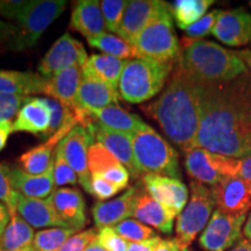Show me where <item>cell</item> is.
Returning a JSON list of instances; mask_svg holds the SVG:
<instances>
[{
  "mask_svg": "<svg viewBox=\"0 0 251 251\" xmlns=\"http://www.w3.org/2000/svg\"><path fill=\"white\" fill-rule=\"evenodd\" d=\"M200 125L196 148L231 158L251 156V77L225 84H198Z\"/></svg>",
  "mask_w": 251,
  "mask_h": 251,
  "instance_id": "1",
  "label": "cell"
},
{
  "mask_svg": "<svg viewBox=\"0 0 251 251\" xmlns=\"http://www.w3.org/2000/svg\"><path fill=\"white\" fill-rule=\"evenodd\" d=\"M142 109L181 151L196 148L200 125L199 91L196 81L177 64L161 96Z\"/></svg>",
  "mask_w": 251,
  "mask_h": 251,
  "instance_id": "2",
  "label": "cell"
},
{
  "mask_svg": "<svg viewBox=\"0 0 251 251\" xmlns=\"http://www.w3.org/2000/svg\"><path fill=\"white\" fill-rule=\"evenodd\" d=\"M177 65L198 84H225L248 74L246 64L233 50L203 40L181 41Z\"/></svg>",
  "mask_w": 251,
  "mask_h": 251,
  "instance_id": "3",
  "label": "cell"
},
{
  "mask_svg": "<svg viewBox=\"0 0 251 251\" xmlns=\"http://www.w3.org/2000/svg\"><path fill=\"white\" fill-rule=\"evenodd\" d=\"M174 68L175 63L139 57L127 59L119 81V94L130 103L150 100L164 89Z\"/></svg>",
  "mask_w": 251,
  "mask_h": 251,
  "instance_id": "4",
  "label": "cell"
},
{
  "mask_svg": "<svg viewBox=\"0 0 251 251\" xmlns=\"http://www.w3.org/2000/svg\"><path fill=\"white\" fill-rule=\"evenodd\" d=\"M133 139L134 157L141 175H158L181 179L179 153L149 125L137 130Z\"/></svg>",
  "mask_w": 251,
  "mask_h": 251,
  "instance_id": "5",
  "label": "cell"
},
{
  "mask_svg": "<svg viewBox=\"0 0 251 251\" xmlns=\"http://www.w3.org/2000/svg\"><path fill=\"white\" fill-rule=\"evenodd\" d=\"M133 47L139 58L162 63L177 62L180 43L175 33L170 4L144 27L134 41Z\"/></svg>",
  "mask_w": 251,
  "mask_h": 251,
  "instance_id": "6",
  "label": "cell"
},
{
  "mask_svg": "<svg viewBox=\"0 0 251 251\" xmlns=\"http://www.w3.org/2000/svg\"><path fill=\"white\" fill-rule=\"evenodd\" d=\"M191 198L184 211L178 215L176 235L181 246L187 249L196 240L198 234L206 228L216 207L214 194L211 187L191 180Z\"/></svg>",
  "mask_w": 251,
  "mask_h": 251,
  "instance_id": "7",
  "label": "cell"
},
{
  "mask_svg": "<svg viewBox=\"0 0 251 251\" xmlns=\"http://www.w3.org/2000/svg\"><path fill=\"white\" fill-rule=\"evenodd\" d=\"M64 0H34L33 5L18 23L19 30L7 43L13 51L29 49L42 36L50 25L65 11Z\"/></svg>",
  "mask_w": 251,
  "mask_h": 251,
  "instance_id": "8",
  "label": "cell"
},
{
  "mask_svg": "<svg viewBox=\"0 0 251 251\" xmlns=\"http://www.w3.org/2000/svg\"><path fill=\"white\" fill-rule=\"evenodd\" d=\"M184 165L191 179L212 188L225 178L236 176L238 159L193 148L184 152Z\"/></svg>",
  "mask_w": 251,
  "mask_h": 251,
  "instance_id": "9",
  "label": "cell"
},
{
  "mask_svg": "<svg viewBox=\"0 0 251 251\" xmlns=\"http://www.w3.org/2000/svg\"><path fill=\"white\" fill-rule=\"evenodd\" d=\"M247 214L231 215L219 209L213 212L211 220L199 237V244L205 251H227L242 240V228Z\"/></svg>",
  "mask_w": 251,
  "mask_h": 251,
  "instance_id": "10",
  "label": "cell"
},
{
  "mask_svg": "<svg viewBox=\"0 0 251 251\" xmlns=\"http://www.w3.org/2000/svg\"><path fill=\"white\" fill-rule=\"evenodd\" d=\"M89 59L84 46L70 34H64L41 59L37 70L46 79L72 67H84Z\"/></svg>",
  "mask_w": 251,
  "mask_h": 251,
  "instance_id": "11",
  "label": "cell"
},
{
  "mask_svg": "<svg viewBox=\"0 0 251 251\" xmlns=\"http://www.w3.org/2000/svg\"><path fill=\"white\" fill-rule=\"evenodd\" d=\"M94 142L92 135L83 126L77 125L56 147L78 177V183L90 193L89 149Z\"/></svg>",
  "mask_w": 251,
  "mask_h": 251,
  "instance_id": "12",
  "label": "cell"
},
{
  "mask_svg": "<svg viewBox=\"0 0 251 251\" xmlns=\"http://www.w3.org/2000/svg\"><path fill=\"white\" fill-rule=\"evenodd\" d=\"M141 185L150 197L177 218L187 205V186L179 179L158 175H146L141 178Z\"/></svg>",
  "mask_w": 251,
  "mask_h": 251,
  "instance_id": "13",
  "label": "cell"
},
{
  "mask_svg": "<svg viewBox=\"0 0 251 251\" xmlns=\"http://www.w3.org/2000/svg\"><path fill=\"white\" fill-rule=\"evenodd\" d=\"M169 4L161 0H130L124 12L117 34L130 45L144 29V27L158 15Z\"/></svg>",
  "mask_w": 251,
  "mask_h": 251,
  "instance_id": "14",
  "label": "cell"
},
{
  "mask_svg": "<svg viewBox=\"0 0 251 251\" xmlns=\"http://www.w3.org/2000/svg\"><path fill=\"white\" fill-rule=\"evenodd\" d=\"M86 129L90 131L96 142L101 143L129 171L134 179L142 178V175L135 161L131 135L107 129L94 121Z\"/></svg>",
  "mask_w": 251,
  "mask_h": 251,
  "instance_id": "15",
  "label": "cell"
},
{
  "mask_svg": "<svg viewBox=\"0 0 251 251\" xmlns=\"http://www.w3.org/2000/svg\"><path fill=\"white\" fill-rule=\"evenodd\" d=\"M216 209L231 215L247 214L251 208V183L231 176L212 187Z\"/></svg>",
  "mask_w": 251,
  "mask_h": 251,
  "instance_id": "16",
  "label": "cell"
},
{
  "mask_svg": "<svg viewBox=\"0 0 251 251\" xmlns=\"http://www.w3.org/2000/svg\"><path fill=\"white\" fill-rule=\"evenodd\" d=\"M212 34L229 47H243L251 42V14L244 8L222 11Z\"/></svg>",
  "mask_w": 251,
  "mask_h": 251,
  "instance_id": "17",
  "label": "cell"
},
{
  "mask_svg": "<svg viewBox=\"0 0 251 251\" xmlns=\"http://www.w3.org/2000/svg\"><path fill=\"white\" fill-rule=\"evenodd\" d=\"M77 125L79 124H78V120L74 112V114L67 121V124L63 126L54 136L47 140V142L43 144H40V146L35 147V148L28 150V151L23 153V156L19 159L21 170H24L29 175L35 176L46 174L50 169V166L54 164L55 158L52 157V150H54L55 147L58 146V143Z\"/></svg>",
  "mask_w": 251,
  "mask_h": 251,
  "instance_id": "18",
  "label": "cell"
},
{
  "mask_svg": "<svg viewBox=\"0 0 251 251\" xmlns=\"http://www.w3.org/2000/svg\"><path fill=\"white\" fill-rule=\"evenodd\" d=\"M59 219L69 228L80 231L87 224L86 202L83 193L77 188L62 187L49 197Z\"/></svg>",
  "mask_w": 251,
  "mask_h": 251,
  "instance_id": "19",
  "label": "cell"
},
{
  "mask_svg": "<svg viewBox=\"0 0 251 251\" xmlns=\"http://www.w3.org/2000/svg\"><path fill=\"white\" fill-rule=\"evenodd\" d=\"M139 190V186H131L115 199L94 203L92 207V216L96 228L98 230L106 227L113 228L114 226L133 216L135 197Z\"/></svg>",
  "mask_w": 251,
  "mask_h": 251,
  "instance_id": "20",
  "label": "cell"
},
{
  "mask_svg": "<svg viewBox=\"0 0 251 251\" xmlns=\"http://www.w3.org/2000/svg\"><path fill=\"white\" fill-rule=\"evenodd\" d=\"M89 170L125 190L129 184L130 174L101 143L93 142L89 149Z\"/></svg>",
  "mask_w": 251,
  "mask_h": 251,
  "instance_id": "21",
  "label": "cell"
},
{
  "mask_svg": "<svg viewBox=\"0 0 251 251\" xmlns=\"http://www.w3.org/2000/svg\"><path fill=\"white\" fill-rule=\"evenodd\" d=\"M133 218L150 228L157 229L163 234H171L174 230V221L177 216L169 212L164 206L157 202L140 187L135 197Z\"/></svg>",
  "mask_w": 251,
  "mask_h": 251,
  "instance_id": "22",
  "label": "cell"
},
{
  "mask_svg": "<svg viewBox=\"0 0 251 251\" xmlns=\"http://www.w3.org/2000/svg\"><path fill=\"white\" fill-rule=\"evenodd\" d=\"M17 213L31 228H69L59 219L50 198L35 199L19 194Z\"/></svg>",
  "mask_w": 251,
  "mask_h": 251,
  "instance_id": "23",
  "label": "cell"
},
{
  "mask_svg": "<svg viewBox=\"0 0 251 251\" xmlns=\"http://www.w3.org/2000/svg\"><path fill=\"white\" fill-rule=\"evenodd\" d=\"M119 91L91 77H84L78 90L75 112H90L119 103Z\"/></svg>",
  "mask_w": 251,
  "mask_h": 251,
  "instance_id": "24",
  "label": "cell"
},
{
  "mask_svg": "<svg viewBox=\"0 0 251 251\" xmlns=\"http://www.w3.org/2000/svg\"><path fill=\"white\" fill-rule=\"evenodd\" d=\"M70 27L80 33L86 40L106 33L105 19L98 0H80L72 9Z\"/></svg>",
  "mask_w": 251,
  "mask_h": 251,
  "instance_id": "25",
  "label": "cell"
},
{
  "mask_svg": "<svg viewBox=\"0 0 251 251\" xmlns=\"http://www.w3.org/2000/svg\"><path fill=\"white\" fill-rule=\"evenodd\" d=\"M50 121L51 114L45 99L29 97L13 122V131H25L43 137L49 129Z\"/></svg>",
  "mask_w": 251,
  "mask_h": 251,
  "instance_id": "26",
  "label": "cell"
},
{
  "mask_svg": "<svg viewBox=\"0 0 251 251\" xmlns=\"http://www.w3.org/2000/svg\"><path fill=\"white\" fill-rule=\"evenodd\" d=\"M83 80L81 67L65 69L49 79H47L45 96L57 100L67 107L75 109L78 90Z\"/></svg>",
  "mask_w": 251,
  "mask_h": 251,
  "instance_id": "27",
  "label": "cell"
},
{
  "mask_svg": "<svg viewBox=\"0 0 251 251\" xmlns=\"http://www.w3.org/2000/svg\"><path fill=\"white\" fill-rule=\"evenodd\" d=\"M12 186L19 194L35 199H47L55 191L54 164L43 175H29L20 168H11Z\"/></svg>",
  "mask_w": 251,
  "mask_h": 251,
  "instance_id": "28",
  "label": "cell"
},
{
  "mask_svg": "<svg viewBox=\"0 0 251 251\" xmlns=\"http://www.w3.org/2000/svg\"><path fill=\"white\" fill-rule=\"evenodd\" d=\"M90 114L92 120L102 127L128 135H134L146 125L139 115L125 111L119 105L92 109Z\"/></svg>",
  "mask_w": 251,
  "mask_h": 251,
  "instance_id": "29",
  "label": "cell"
},
{
  "mask_svg": "<svg viewBox=\"0 0 251 251\" xmlns=\"http://www.w3.org/2000/svg\"><path fill=\"white\" fill-rule=\"evenodd\" d=\"M46 85L47 79L40 74L0 70V93L24 97L45 94Z\"/></svg>",
  "mask_w": 251,
  "mask_h": 251,
  "instance_id": "30",
  "label": "cell"
},
{
  "mask_svg": "<svg viewBox=\"0 0 251 251\" xmlns=\"http://www.w3.org/2000/svg\"><path fill=\"white\" fill-rule=\"evenodd\" d=\"M125 62L124 59L113 57V56L93 54L81 68L83 76L98 79L112 87L113 90L118 91Z\"/></svg>",
  "mask_w": 251,
  "mask_h": 251,
  "instance_id": "31",
  "label": "cell"
},
{
  "mask_svg": "<svg viewBox=\"0 0 251 251\" xmlns=\"http://www.w3.org/2000/svg\"><path fill=\"white\" fill-rule=\"evenodd\" d=\"M34 229L19 214L12 216L0 237V251H28L34 249Z\"/></svg>",
  "mask_w": 251,
  "mask_h": 251,
  "instance_id": "32",
  "label": "cell"
},
{
  "mask_svg": "<svg viewBox=\"0 0 251 251\" xmlns=\"http://www.w3.org/2000/svg\"><path fill=\"white\" fill-rule=\"evenodd\" d=\"M214 4L213 0H178L170 4L172 17L180 29L186 30L207 14V9Z\"/></svg>",
  "mask_w": 251,
  "mask_h": 251,
  "instance_id": "33",
  "label": "cell"
},
{
  "mask_svg": "<svg viewBox=\"0 0 251 251\" xmlns=\"http://www.w3.org/2000/svg\"><path fill=\"white\" fill-rule=\"evenodd\" d=\"M89 45L94 49H98L103 55L113 56L124 61L136 57L133 45L121 37L105 33L102 35L87 40Z\"/></svg>",
  "mask_w": 251,
  "mask_h": 251,
  "instance_id": "34",
  "label": "cell"
},
{
  "mask_svg": "<svg viewBox=\"0 0 251 251\" xmlns=\"http://www.w3.org/2000/svg\"><path fill=\"white\" fill-rule=\"evenodd\" d=\"M79 231L72 228H50L40 230L34 237V249L36 251H59L65 242Z\"/></svg>",
  "mask_w": 251,
  "mask_h": 251,
  "instance_id": "35",
  "label": "cell"
},
{
  "mask_svg": "<svg viewBox=\"0 0 251 251\" xmlns=\"http://www.w3.org/2000/svg\"><path fill=\"white\" fill-rule=\"evenodd\" d=\"M113 229L128 242H141V241H146L157 236V234L151 228L133 219L125 220L114 226Z\"/></svg>",
  "mask_w": 251,
  "mask_h": 251,
  "instance_id": "36",
  "label": "cell"
},
{
  "mask_svg": "<svg viewBox=\"0 0 251 251\" xmlns=\"http://www.w3.org/2000/svg\"><path fill=\"white\" fill-rule=\"evenodd\" d=\"M19 193L11 183V166L5 162L0 163V201L7 207L9 214L14 216L17 213Z\"/></svg>",
  "mask_w": 251,
  "mask_h": 251,
  "instance_id": "37",
  "label": "cell"
},
{
  "mask_svg": "<svg viewBox=\"0 0 251 251\" xmlns=\"http://www.w3.org/2000/svg\"><path fill=\"white\" fill-rule=\"evenodd\" d=\"M127 4L128 1L126 0H102L100 1L106 28L111 33H117Z\"/></svg>",
  "mask_w": 251,
  "mask_h": 251,
  "instance_id": "38",
  "label": "cell"
},
{
  "mask_svg": "<svg viewBox=\"0 0 251 251\" xmlns=\"http://www.w3.org/2000/svg\"><path fill=\"white\" fill-rule=\"evenodd\" d=\"M221 13L222 11H220V9H213V11L208 12L198 23L192 25L191 27H188L185 30V35L190 40H200L201 37H205L208 34H212L213 28H214L216 21H218Z\"/></svg>",
  "mask_w": 251,
  "mask_h": 251,
  "instance_id": "39",
  "label": "cell"
},
{
  "mask_svg": "<svg viewBox=\"0 0 251 251\" xmlns=\"http://www.w3.org/2000/svg\"><path fill=\"white\" fill-rule=\"evenodd\" d=\"M29 97L18 96V94L0 93V124L12 122L15 115L27 101Z\"/></svg>",
  "mask_w": 251,
  "mask_h": 251,
  "instance_id": "40",
  "label": "cell"
},
{
  "mask_svg": "<svg viewBox=\"0 0 251 251\" xmlns=\"http://www.w3.org/2000/svg\"><path fill=\"white\" fill-rule=\"evenodd\" d=\"M54 179L56 186L63 185H76L78 183V177L74 169L68 164L64 157L56 148L55 161H54Z\"/></svg>",
  "mask_w": 251,
  "mask_h": 251,
  "instance_id": "41",
  "label": "cell"
},
{
  "mask_svg": "<svg viewBox=\"0 0 251 251\" xmlns=\"http://www.w3.org/2000/svg\"><path fill=\"white\" fill-rule=\"evenodd\" d=\"M33 2L34 0H0V15L19 23Z\"/></svg>",
  "mask_w": 251,
  "mask_h": 251,
  "instance_id": "42",
  "label": "cell"
},
{
  "mask_svg": "<svg viewBox=\"0 0 251 251\" xmlns=\"http://www.w3.org/2000/svg\"><path fill=\"white\" fill-rule=\"evenodd\" d=\"M97 240L107 251H127L129 242L122 238L112 227L99 229Z\"/></svg>",
  "mask_w": 251,
  "mask_h": 251,
  "instance_id": "43",
  "label": "cell"
},
{
  "mask_svg": "<svg viewBox=\"0 0 251 251\" xmlns=\"http://www.w3.org/2000/svg\"><path fill=\"white\" fill-rule=\"evenodd\" d=\"M121 191V188L117 185L109 183L108 180L103 179L98 176H91L90 184V194L96 198L99 201L108 200L109 198L114 197Z\"/></svg>",
  "mask_w": 251,
  "mask_h": 251,
  "instance_id": "44",
  "label": "cell"
},
{
  "mask_svg": "<svg viewBox=\"0 0 251 251\" xmlns=\"http://www.w3.org/2000/svg\"><path fill=\"white\" fill-rule=\"evenodd\" d=\"M96 229H86V230L79 231L75 234L65 242L59 251H85L89 244L97 238Z\"/></svg>",
  "mask_w": 251,
  "mask_h": 251,
  "instance_id": "45",
  "label": "cell"
},
{
  "mask_svg": "<svg viewBox=\"0 0 251 251\" xmlns=\"http://www.w3.org/2000/svg\"><path fill=\"white\" fill-rule=\"evenodd\" d=\"M162 238L157 235L156 237L149 238V240L141 241V242H129L127 251H153L161 243Z\"/></svg>",
  "mask_w": 251,
  "mask_h": 251,
  "instance_id": "46",
  "label": "cell"
},
{
  "mask_svg": "<svg viewBox=\"0 0 251 251\" xmlns=\"http://www.w3.org/2000/svg\"><path fill=\"white\" fill-rule=\"evenodd\" d=\"M18 30V25L0 20V45H2V43H8L9 41L17 35Z\"/></svg>",
  "mask_w": 251,
  "mask_h": 251,
  "instance_id": "47",
  "label": "cell"
},
{
  "mask_svg": "<svg viewBox=\"0 0 251 251\" xmlns=\"http://www.w3.org/2000/svg\"><path fill=\"white\" fill-rule=\"evenodd\" d=\"M236 177H240L248 183H251V156L238 159Z\"/></svg>",
  "mask_w": 251,
  "mask_h": 251,
  "instance_id": "48",
  "label": "cell"
},
{
  "mask_svg": "<svg viewBox=\"0 0 251 251\" xmlns=\"http://www.w3.org/2000/svg\"><path fill=\"white\" fill-rule=\"evenodd\" d=\"M185 248L181 246L177 238H168V240H162L161 243L157 246L153 251H184Z\"/></svg>",
  "mask_w": 251,
  "mask_h": 251,
  "instance_id": "49",
  "label": "cell"
},
{
  "mask_svg": "<svg viewBox=\"0 0 251 251\" xmlns=\"http://www.w3.org/2000/svg\"><path fill=\"white\" fill-rule=\"evenodd\" d=\"M13 131V122H1L0 124V152L7 144L8 137Z\"/></svg>",
  "mask_w": 251,
  "mask_h": 251,
  "instance_id": "50",
  "label": "cell"
},
{
  "mask_svg": "<svg viewBox=\"0 0 251 251\" xmlns=\"http://www.w3.org/2000/svg\"><path fill=\"white\" fill-rule=\"evenodd\" d=\"M9 221H11V214H9L7 207L0 201V237L4 234L5 229L7 228Z\"/></svg>",
  "mask_w": 251,
  "mask_h": 251,
  "instance_id": "51",
  "label": "cell"
},
{
  "mask_svg": "<svg viewBox=\"0 0 251 251\" xmlns=\"http://www.w3.org/2000/svg\"><path fill=\"white\" fill-rule=\"evenodd\" d=\"M236 55L241 58L246 67L248 69V74L250 75L251 77V50L249 49H242V50H235Z\"/></svg>",
  "mask_w": 251,
  "mask_h": 251,
  "instance_id": "52",
  "label": "cell"
},
{
  "mask_svg": "<svg viewBox=\"0 0 251 251\" xmlns=\"http://www.w3.org/2000/svg\"><path fill=\"white\" fill-rule=\"evenodd\" d=\"M229 251H251V241L247 238H242L234 248H231Z\"/></svg>",
  "mask_w": 251,
  "mask_h": 251,
  "instance_id": "53",
  "label": "cell"
},
{
  "mask_svg": "<svg viewBox=\"0 0 251 251\" xmlns=\"http://www.w3.org/2000/svg\"><path fill=\"white\" fill-rule=\"evenodd\" d=\"M85 251H107V250H106L105 248L99 243V241L96 238V240L92 241V242L89 244V247L86 248Z\"/></svg>",
  "mask_w": 251,
  "mask_h": 251,
  "instance_id": "54",
  "label": "cell"
},
{
  "mask_svg": "<svg viewBox=\"0 0 251 251\" xmlns=\"http://www.w3.org/2000/svg\"><path fill=\"white\" fill-rule=\"evenodd\" d=\"M243 235L247 237V240L251 241V213L249 215V218L247 219L246 225L243 227Z\"/></svg>",
  "mask_w": 251,
  "mask_h": 251,
  "instance_id": "55",
  "label": "cell"
},
{
  "mask_svg": "<svg viewBox=\"0 0 251 251\" xmlns=\"http://www.w3.org/2000/svg\"><path fill=\"white\" fill-rule=\"evenodd\" d=\"M28 251H36L35 249H31V250H28Z\"/></svg>",
  "mask_w": 251,
  "mask_h": 251,
  "instance_id": "56",
  "label": "cell"
},
{
  "mask_svg": "<svg viewBox=\"0 0 251 251\" xmlns=\"http://www.w3.org/2000/svg\"><path fill=\"white\" fill-rule=\"evenodd\" d=\"M184 251H191V250H188V248H187V249H185Z\"/></svg>",
  "mask_w": 251,
  "mask_h": 251,
  "instance_id": "57",
  "label": "cell"
}]
</instances>
